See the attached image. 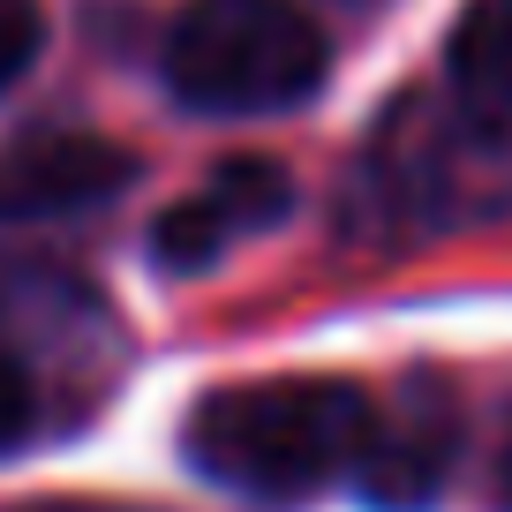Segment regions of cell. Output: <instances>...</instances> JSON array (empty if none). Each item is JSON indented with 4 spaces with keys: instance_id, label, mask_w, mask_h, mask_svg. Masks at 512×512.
<instances>
[{
    "instance_id": "9",
    "label": "cell",
    "mask_w": 512,
    "mask_h": 512,
    "mask_svg": "<svg viewBox=\"0 0 512 512\" xmlns=\"http://www.w3.org/2000/svg\"><path fill=\"white\" fill-rule=\"evenodd\" d=\"M31 415H38L31 377H23V362H8V354H0V452H8V445H23Z\"/></svg>"
},
{
    "instance_id": "7",
    "label": "cell",
    "mask_w": 512,
    "mask_h": 512,
    "mask_svg": "<svg viewBox=\"0 0 512 512\" xmlns=\"http://www.w3.org/2000/svg\"><path fill=\"white\" fill-rule=\"evenodd\" d=\"M452 91L512 106V0H467L452 16Z\"/></svg>"
},
{
    "instance_id": "6",
    "label": "cell",
    "mask_w": 512,
    "mask_h": 512,
    "mask_svg": "<svg viewBox=\"0 0 512 512\" xmlns=\"http://www.w3.org/2000/svg\"><path fill=\"white\" fill-rule=\"evenodd\" d=\"M136 181V159L106 136H31L0 159V219H61L91 211Z\"/></svg>"
},
{
    "instance_id": "8",
    "label": "cell",
    "mask_w": 512,
    "mask_h": 512,
    "mask_svg": "<svg viewBox=\"0 0 512 512\" xmlns=\"http://www.w3.org/2000/svg\"><path fill=\"white\" fill-rule=\"evenodd\" d=\"M38 38H46L38 0H0V91H8V83L38 61Z\"/></svg>"
},
{
    "instance_id": "1",
    "label": "cell",
    "mask_w": 512,
    "mask_h": 512,
    "mask_svg": "<svg viewBox=\"0 0 512 512\" xmlns=\"http://www.w3.org/2000/svg\"><path fill=\"white\" fill-rule=\"evenodd\" d=\"M369 430V392L347 377H264V384H226L189 407V467L234 497H287L324 490L347 475Z\"/></svg>"
},
{
    "instance_id": "4",
    "label": "cell",
    "mask_w": 512,
    "mask_h": 512,
    "mask_svg": "<svg viewBox=\"0 0 512 512\" xmlns=\"http://www.w3.org/2000/svg\"><path fill=\"white\" fill-rule=\"evenodd\" d=\"M287 211H294V181L279 174V166L234 159L211 181H196V189L151 226V249H159V264H174V272H204V264L234 256L241 241L272 234Z\"/></svg>"
},
{
    "instance_id": "2",
    "label": "cell",
    "mask_w": 512,
    "mask_h": 512,
    "mask_svg": "<svg viewBox=\"0 0 512 512\" xmlns=\"http://www.w3.org/2000/svg\"><path fill=\"white\" fill-rule=\"evenodd\" d=\"M369 174L415 226L512 219V113L467 91H415L384 113Z\"/></svg>"
},
{
    "instance_id": "3",
    "label": "cell",
    "mask_w": 512,
    "mask_h": 512,
    "mask_svg": "<svg viewBox=\"0 0 512 512\" xmlns=\"http://www.w3.org/2000/svg\"><path fill=\"white\" fill-rule=\"evenodd\" d=\"M324 76V38L287 0H189L166 38V83L181 106L256 121L302 106Z\"/></svg>"
},
{
    "instance_id": "11",
    "label": "cell",
    "mask_w": 512,
    "mask_h": 512,
    "mask_svg": "<svg viewBox=\"0 0 512 512\" xmlns=\"http://www.w3.org/2000/svg\"><path fill=\"white\" fill-rule=\"evenodd\" d=\"M497 497H505V512H512V445H505V460H497Z\"/></svg>"
},
{
    "instance_id": "5",
    "label": "cell",
    "mask_w": 512,
    "mask_h": 512,
    "mask_svg": "<svg viewBox=\"0 0 512 512\" xmlns=\"http://www.w3.org/2000/svg\"><path fill=\"white\" fill-rule=\"evenodd\" d=\"M452 445H460L452 407L437 400L430 384H415L400 407H369L362 452H354L347 475L377 512H422L437 497V482H445V467H452Z\"/></svg>"
},
{
    "instance_id": "10",
    "label": "cell",
    "mask_w": 512,
    "mask_h": 512,
    "mask_svg": "<svg viewBox=\"0 0 512 512\" xmlns=\"http://www.w3.org/2000/svg\"><path fill=\"white\" fill-rule=\"evenodd\" d=\"M8 512H136V505H91V497H46V505H8Z\"/></svg>"
}]
</instances>
